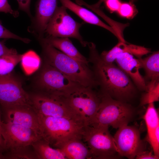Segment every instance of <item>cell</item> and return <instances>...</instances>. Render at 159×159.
<instances>
[{
    "mask_svg": "<svg viewBox=\"0 0 159 159\" xmlns=\"http://www.w3.org/2000/svg\"><path fill=\"white\" fill-rule=\"evenodd\" d=\"M89 50V63L98 86L99 92L112 98L126 102L133 98L137 92V87L127 74L113 63H108L101 58L95 45L87 44Z\"/></svg>",
    "mask_w": 159,
    "mask_h": 159,
    "instance_id": "obj_1",
    "label": "cell"
},
{
    "mask_svg": "<svg viewBox=\"0 0 159 159\" xmlns=\"http://www.w3.org/2000/svg\"><path fill=\"white\" fill-rule=\"evenodd\" d=\"M39 40L42 48L43 62L82 86L94 88L98 86L89 65L75 60L47 43Z\"/></svg>",
    "mask_w": 159,
    "mask_h": 159,
    "instance_id": "obj_2",
    "label": "cell"
},
{
    "mask_svg": "<svg viewBox=\"0 0 159 159\" xmlns=\"http://www.w3.org/2000/svg\"><path fill=\"white\" fill-rule=\"evenodd\" d=\"M37 114L42 137L50 145L59 148L70 140L77 138L82 140L85 125L82 121Z\"/></svg>",
    "mask_w": 159,
    "mask_h": 159,
    "instance_id": "obj_3",
    "label": "cell"
},
{
    "mask_svg": "<svg viewBox=\"0 0 159 159\" xmlns=\"http://www.w3.org/2000/svg\"><path fill=\"white\" fill-rule=\"evenodd\" d=\"M39 93L64 98L82 86L52 66L43 62L36 80Z\"/></svg>",
    "mask_w": 159,
    "mask_h": 159,
    "instance_id": "obj_4",
    "label": "cell"
},
{
    "mask_svg": "<svg viewBox=\"0 0 159 159\" xmlns=\"http://www.w3.org/2000/svg\"><path fill=\"white\" fill-rule=\"evenodd\" d=\"M99 93L100 102L94 119L91 124L111 126L116 129L128 124L134 113V109L132 106L126 102L115 99L107 95Z\"/></svg>",
    "mask_w": 159,
    "mask_h": 159,
    "instance_id": "obj_5",
    "label": "cell"
},
{
    "mask_svg": "<svg viewBox=\"0 0 159 159\" xmlns=\"http://www.w3.org/2000/svg\"><path fill=\"white\" fill-rule=\"evenodd\" d=\"M108 127L93 124L85 125L82 140L89 148L90 159H115L120 156Z\"/></svg>",
    "mask_w": 159,
    "mask_h": 159,
    "instance_id": "obj_6",
    "label": "cell"
},
{
    "mask_svg": "<svg viewBox=\"0 0 159 159\" xmlns=\"http://www.w3.org/2000/svg\"><path fill=\"white\" fill-rule=\"evenodd\" d=\"M95 89L82 87L64 99L85 125L92 122L100 102V94Z\"/></svg>",
    "mask_w": 159,
    "mask_h": 159,
    "instance_id": "obj_7",
    "label": "cell"
},
{
    "mask_svg": "<svg viewBox=\"0 0 159 159\" xmlns=\"http://www.w3.org/2000/svg\"><path fill=\"white\" fill-rule=\"evenodd\" d=\"M0 105L5 109L15 107L33 109L30 95L11 73L0 76Z\"/></svg>",
    "mask_w": 159,
    "mask_h": 159,
    "instance_id": "obj_8",
    "label": "cell"
},
{
    "mask_svg": "<svg viewBox=\"0 0 159 159\" xmlns=\"http://www.w3.org/2000/svg\"><path fill=\"white\" fill-rule=\"evenodd\" d=\"M67 9L62 5L57 6L45 32L49 36L76 39L82 46H86L88 42L84 40L79 32L83 24L75 21L67 13Z\"/></svg>",
    "mask_w": 159,
    "mask_h": 159,
    "instance_id": "obj_9",
    "label": "cell"
},
{
    "mask_svg": "<svg viewBox=\"0 0 159 159\" xmlns=\"http://www.w3.org/2000/svg\"><path fill=\"white\" fill-rule=\"evenodd\" d=\"M30 95L33 109L37 114L73 119L83 122L66 104L64 99L52 97L39 92Z\"/></svg>",
    "mask_w": 159,
    "mask_h": 159,
    "instance_id": "obj_10",
    "label": "cell"
},
{
    "mask_svg": "<svg viewBox=\"0 0 159 159\" xmlns=\"http://www.w3.org/2000/svg\"><path fill=\"white\" fill-rule=\"evenodd\" d=\"M113 137L120 156L134 159L139 153L145 150L139 130L134 126L127 124L120 127Z\"/></svg>",
    "mask_w": 159,
    "mask_h": 159,
    "instance_id": "obj_11",
    "label": "cell"
},
{
    "mask_svg": "<svg viewBox=\"0 0 159 159\" xmlns=\"http://www.w3.org/2000/svg\"><path fill=\"white\" fill-rule=\"evenodd\" d=\"M2 127L6 143V150L31 145L42 138L33 130L20 125L3 122Z\"/></svg>",
    "mask_w": 159,
    "mask_h": 159,
    "instance_id": "obj_12",
    "label": "cell"
},
{
    "mask_svg": "<svg viewBox=\"0 0 159 159\" xmlns=\"http://www.w3.org/2000/svg\"><path fill=\"white\" fill-rule=\"evenodd\" d=\"M5 110L6 112L7 122L30 128L42 138L38 116L33 109L24 107H15Z\"/></svg>",
    "mask_w": 159,
    "mask_h": 159,
    "instance_id": "obj_13",
    "label": "cell"
},
{
    "mask_svg": "<svg viewBox=\"0 0 159 159\" xmlns=\"http://www.w3.org/2000/svg\"><path fill=\"white\" fill-rule=\"evenodd\" d=\"M115 61L118 66L130 77L138 89L146 91L145 82L139 72L141 68L139 59H136L131 54L125 52L119 54Z\"/></svg>",
    "mask_w": 159,
    "mask_h": 159,
    "instance_id": "obj_14",
    "label": "cell"
},
{
    "mask_svg": "<svg viewBox=\"0 0 159 159\" xmlns=\"http://www.w3.org/2000/svg\"><path fill=\"white\" fill-rule=\"evenodd\" d=\"M58 0H38L36 6L35 27L39 37H43L46 27L57 7Z\"/></svg>",
    "mask_w": 159,
    "mask_h": 159,
    "instance_id": "obj_15",
    "label": "cell"
},
{
    "mask_svg": "<svg viewBox=\"0 0 159 159\" xmlns=\"http://www.w3.org/2000/svg\"><path fill=\"white\" fill-rule=\"evenodd\" d=\"M141 68L145 71L143 77L146 86L145 92L159 83V52H155L143 59L139 58Z\"/></svg>",
    "mask_w": 159,
    "mask_h": 159,
    "instance_id": "obj_16",
    "label": "cell"
},
{
    "mask_svg": "<svg viewBox=\"0 0 159 159\" xmlns=\"http://www.w3.org/2000/svg\"><path fill=\"white\" fill-rule=\"evenodd\" d=\"M39 39L74 59L89 65L88 59L80 52L69 38L49 36L45 37H39Z\"/></svg>",
    "mask_w": 159,
    "mask_h": 159,
    "instance_id": "obj_17",
    "label": "cell"
},
{
    "mask_svg": "<svg viewBox=\"0 0 159 159\" xmlns=\"http://www.w3.org/2000/svg\"><path fill=\"white\" fill-rule=\"evenodd\" d=\"M59 0L62 6L73 12L85 22L105 28L112 33L118 39H119L117 32L113 28L105 24L91 11L81 5L74 3L71 0Z\"/></svg>",
    "mask_w": 159,
    "mask_h": 159,
    "instance_id": "obj_18",
    "label": "cell"
},
{
    "mask_svg": "<svg viewBox=\"0 0 159 159\" xmlns=\"http://www.w3.org/2000/svg\"><path fill=\"white\" fill-rule=\"evenodd\" d=\"M82 140L77 138L70 140L59 148L63 153L67 159L90 158L89 148Z\"/></svg>",
    "mask_w": 159,
    "mask_h": 159,
    "instance_id": "obj_19",
    "label": "cell"
},
{
    "mask_svg": "<svg viewBox=\"0 0 159 159\" xmlns=\"http://www.w3.org/2000/svg\"><path fill=\"white\" fill-rule=\"evenodd\" d=\"M39 159H67L59 148L54 149L49 144L41 138L31 145Z\"/></svg>",
    "mask_w": 159,
    "mask_h": 159,
    "instance_id": "obj_20",
    "label": "cell"
},
{
    "mask_svg": "<svg viewBox=\"0 0 159 159\" xmlns=\"http://www.w3.org/2000/svg\"><path fill=\"white\" fill-rule=\"evenodd\" d=\"M21 62L23 70L27 75L31 74L37 70L41 62L39 57L32 50L22 54Z\"/></svg>",
    "mask_w": 159,
    "mask_h": 159,
    "instance_id": "obj_21",
    "label": "cell"
},
{
    "mask_svg": "<svg viewBox=\"0 0 159 159\" xmlns=\"http://www.w3.org/2000/svg\"><path fill=\"white\" fill-rule=\"evenodd\" d=\"M22 54H10L0 57V76L7 75L11 72L21 59Z\"/></svg>",
    "mask_w": 159,
    "mask_h": 159,
    "instance_id": "obj_22",
    "label": "cell"
},
{
    "mask_svg": "<svg viewBox=\"0 0 159 159\" xmlns=\"http://www.w3.org/2000/svg\"><path fill=\"white\" fill-rule=\"evenodd\" d=\"M148 104L143 118L146 124L147 131L149 132L155 130L159 126V117L154 102H151Z\"/></svg>",
    "mask_w": 159,
    "mask_h": 159,
    "instance_id": "obj_23",
    "label": "cell"
},
{
    "mask_svg": "<svg viewBox=\"0 0 159 159\" xmlns=\"http://www.w3.org/2000/svg\"><path fill=\"white\" fill-rule=\"evenodd\" d=\"M30 146L9 150V153L6 157V158L13 159H38L33 149L32 150L29 148Z\"/></svg>",
    "mask_w": 159,
    "mask_h": 159,
    "instance_id": "obj_24",
    "label": "cell"
},
{
    "mask_svg": "<svg viewBox=\"0 0 159 159\" xmlns=\"http://www.w3.org/2000/svg\"><path fill=\"white\" fill-rule=\"evenodd\" d=\"M124 43L119 42L110 50L103 51L100 55L101 59L107 63H113L119 54L125 52Z\"/></svg>",
    "mask_w": 159,
    "mask_h": 159,
    "instance_id": "obj_25",
    "label": "cell"
},
{
    "mask_svg": "<svg viewBox=\"0 0 159 159\" xmlns=\"http://www.w3.org/2000/svg\"><path fill=\"white\" fill-rule=\"evenodd\" d=\"M159 100V84L156 85L143 94L141 97L140 105L141 106L151 102L158 101Z\"/></svg>",
    "mask_w": 159,
    "mask_h": 159,
    "instance_id": "obj_26",
    "label": "cell"
},
{
    "mask_svg": "<svg viewBox=\"0 0 159 159\" xmlns=\"http://www.w3.org/2000/svg\"><path fill=\"white\" fill-rule=\"evenodd\" d=\"M148 139L154 155L159 157V126L154 130L148 132Z\"/></svg>",
    "mask_w": 159,
    "mask_h": 159,
    "instance_id": "obj_27",
    "label": "cell"
},
{
    "mask_svg": "<svg viewBox=\"0 0 159 159\" xmlns=\"http://www.w3.org/2000/svg\"><path fill=\"white\" fill-rule=\"evenodd\" d=\"M117 11L121 16L130 18L136 14L137 10L133 3L129 2L121 3Z\"/></svg>",
    "mask_w": 159,
    "mask_h": 159,
    "instance_id": "obj_28",
    "label": "cell"
},
{
    "mask_svg": "<svg viewBox=\"0 0 159 159\" xmlns=\"http://www.w3.org/2000/svg\"><path fill=\"white\" fill-rule=\"evenodd\" d=\"M0 38L13 39L21 40L28 43L30 40L29 39L22 38L12 33L4 27L0 21Z\"/></svg>",
    "mask_w": 159,
    "mask_h": 159,
    "instance_id": "obj_29",
    "label": "cell"
},
{
    "mask_svg": "<svg viewBox=\"0 0 159 159\" xmlns=\"http://www.w3.org/2000/svg\"><path fill=\"white\" fill-rule=\"evenodd\" d=\"M0 12L9 13L15 17L19 15L18 12L12 9L8 0H0Z\"/></svg>",
    "mask_w": 159,
    "mask_h": 159,
    "instance_id": "obj_30",
    "label": "cell"
},
{
    "mask_svg": "<svg viewBox=\"0 0 159 159\" xmlns=\"http://www.w3.org/2000/svg\"><path fill=\"white\" fill-rule=\"evenodd\" d=\"M106 6L111 11H118L121 3L120 0H106L105 1Z\"/></svg>",
    "mask_w": 159,
    "mask_h": 159,
    "instance_id": "obj_31",
    "label": "cell"
},
{
    "mask_svg": "<svg viewBox=\"0 0 159 159\" xmlns=\"http://www.w3.org/2000/svg\"><path fill=\"white\" fill-rule=\"evenodd\" d=\"M19 5V9L24 11L30 16V6L31 0H16Z\"/></svg>",
    "mask_w": 159,
    "mask_h": 159,
    "instance_id": "obj_32",
    "label": "cell"
},
{
    "mask_svg": "<svg viewBox=\"0 0 159 159\" xmlns=\"http://www.w3.org/2000/svg\"><path fill=\"white\" fill-rule=\"evenodd\" d=\"M137 159H158L159 158L155 156L151 151L143 150L139 153L135 157Z\"/></svg>",
    "mask_w": 159,
    "mask_h": 159,
    "instance_id": "obj_33",
    "label": "cell"
},
{
    "mask_svg": "<svg viewBox=\"0 0 159 159\" xmlns=\"http://www.w3.org/2000/svg\"><path fill=\"white\" fill-rule=\"evenodd\" d=\"M16 54L17 52L15 49L8 48L4 42L0 41V57L5 54Z\"/></svg>",
    "mask_w": 159,
    "mask_h": 159,
    "instance_id": "obj_34",
    "label": "cell"
},
{
    "mask_svg": "<svg viewBox=\"0 0 159 159\" xmlns=\"http://www.w3.org/2000/svg\"><path fill=\"white\" fill-rule=\"evenodd\" d=\"M3 122L0 114V152L6 150V143L2 127Z\"/></svg>",
    "mask_w": 159,
    "mask_h": 159,
    "instance_id": "obj_35",
    "label": "cell"
},
{
    "mask_svg": "<svg viewBox=\"0 0 159 159\" xmlns=\"http://www.w3.org/2000/svg\"><path fill=\"white\" fill-rule=\"evenodd\" d=\"M105 0H99L97 3L91 5V6L92 7L95 8H100V6L102 3L104 2Z\"/></svg>",
    "mask_w": 159,
    "mask_h": 159,
    "instance_id": "obj_36",
    "label": "cell"
},
{
    "mask_svg": "<svg viewBox=\"0 0 159 159\" xmlns=\"http://www.w3.org/2000/svg\"><path fill=\"white\" fill-rule=\"evenodd\" d=\"M1 152H0V159L5 158V156L2 154Z\"/></svg>",
    "mask_w": 159,
    "mask_h": 159,
    "instance_id": "obj_37",
    "label": "cell"
},
{
    "mask_svg": "<svg viewBox=\"0 0 159 159\" xmlns=\"http://www.w3.org/2000/svg\"><path fill=\"white\" fill-rule=\"evenodd\" d=\"M137 0H130V2L133 3L134 2L136 1Z\"/></svg>",
    "mask_w": 159,
    "mask_h": 159,
    "instance_id": "obj_38",
    "label": "cell"
}]
</instances>
